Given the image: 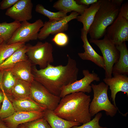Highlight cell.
<instances>
[{
  "mask_svg": "<svg viewBox=\"0 0 128 128\" xmlns=\"http://www.w3.org/2000/svg\"><path fill=\"white\" fill-rule=\"evenodd\" d=\"M26 45V55L33 65H37L41 69H43L54 62L53 47L50 43L39 41L35 45L29 44Z\"/></svg>",
  "mask_w": 128,
  "mask_h": 128,
  "instance_id": "obj_5",
  "label": "cell"
},
{
  "mask_svg": "<svg viewBox=\"0 0 128 128\" xmlns=\"http://www.w3.org/2000/svg\"><path fill=\"white\" fill-rule=\"evenodd\" d=\"M81 31V38L83 42V47L84 52L78 53V56L82 60L90 61L104 69L105 63L103 57L98 54L91 46L87 39V34L83 28Z\"/></svg>",
  "mask_w": 128,
  "mask_h": 128,
  "instance_id": "obj_15",
  "label": "cell"
},
{
  "mask_svg": "<svg viewBox=\"0 0 128 128\" xmlns=\"http://www.w3.org/2000/svg\"><path fill=\"white\" fill-rule=\"evenodd\" d=\"M22 124L24 128H51L43 117Z\"/></svg>",
  "mask_w": 128,
  "mask_h": 128,
  "instance_id": "obj_29",
  "label": "cell"
},
{
  "mask_svg": "<svg viewBox=\"0 0 128 128\" xmlns=\"http://www.w3.org/2000/svg\"><path fill=\"white\" fill-rule=\"evenodd\" d=\"M104 36L102 39L90 38L89 41L99 48L103 55L105 63V78H111L112 77L113 67L118 60L120 53L115 45L105 35Z\"/></svg>",
  "mask_w": 128,
  "mask_h": 128,
  "instance_id": "obj_6",
  "label": "cell"
},
{
  "mask_svg": "<svg viewBox=\"0 0 128 128\" xmlns=\"http://www.w3.org/2000/svg\"><path fill=\"white\" fill-rule=\"evenodd\" d=\"M52 41L57 45L63 47L68 44L69 39L66 34L63 32H61L55 34L52 39Z\"/></svg>",
  "mask_w": 128,
  "mask_h": 128,
  "instance_id": "obj_31",
  "label": "cell"
},
{
  "mask_svg": "<svg viewBox=\"0 0 128 128\" xmlns=\"http://www.w3.org/2000/svg\"><path fill=\"white\" fill-rule=\"evenodd\" d=\"M84 77L80 80L70 83L64 87L59 97L62 98L69 94L76 92L90 93L92 89L90 84L94 81H99L100 78L95 73H91L87 69L82 71Z\"/></svg>",
  "mask_w": 128,
  "mask_h": 128,
  "instance_id": "obj_9",
  "label": "cell"
},
{
  "mask_svg": "<svg viewBox=\"0 0 128 128\" xmlns=\"http://www.w3.org/2000/svg\"><path fill=\"white\" fill-rule=\"evenodd\" d=\"M101 4L88 32L91 38L99 39L105 35L106 29L116 18L120 7L111 0H101Z\"/></svg>",
  "mask_w": 128,
  "mask_h": 128,
  "instance_id": "obj_3",
  "label": "cell"
},
{
  "mask_svg": "<svg viewBox=\"0 0 128 128\" xmlns=\"http://www.w3.org/2000/svg\"><path fill=\"white\" fill-rule=\"evenodd\" d=\"M24 42L9 44L3 41L0 45V64L18 49L25 45Z\"/></svg>",
  "mask_w": 128,
  "mask_h": 128,
  "instance_id": "obj_26",
  "label": "cell"
},
{
  "mask_svg": "<svg viewBox=\"0 0 128 128\" xmlns=\"http://www.w3.org/2000/svg\"><path fill=\"white\" fill-rule=\"evenodd\" d=\"M0 128H9L4 121L0 119Z\"/></svg>",
  "mask_w": 128,
  "mask_h": 128,
  "instance_id": "obj_36",
  "label": "cell"
},
{
  "mask_svg": "<svg viewBox=\"0 0 128 128\" xmlns=\"http://www.w3.org/2000/svg\"><path fill=\"white\" fill-rule=\"evenodd\" d=\"M79 15L76 12H72L61 20L45 22L39 32L38 39L40 40H44L50 34H56L67 31L68 29V23L73 19H76Z\"/></svg>",
  "mask_w": 128,
  "mask_h": 128,
  "instance_id": "obj_11",
  "label": "cell"
},
{
  "mask_svg": "<svg viewBox=\"0 0 128 128\" xmlns=\"http://www.w3.org/2000/svg\"><path fill=\"white\" fill-rule=\"evenodd\" d=\"M29 98L46 109L54 111L61 98L51 93L41 84L34 80L31 84Z\"/></svg>",
  "mask_w": 128,
  "mask_h": 128,
  "instance_id": "obj_7",
  "label": "cell"
},
{
  "mask_svg": "<svg viewBox=\"0 0 128 128\" xmlns=\"http://www.w3.org/2000/svg\"><path fill=\"white\" fill-rule=\"evenodd\" d=\"M112 2L118 6L120 7L121 4L123 1V0H111Z\"/></svg>",
  "mask_w": 128,
  "mask_h": 128,
  "instance_id": "obj_35",
  "label": "cell"
},
{
  "mask_svg": "<svg viewBox=\"0 0 128 128\" xmlns=\"http://www.w3.org/2000/svg\"><path fill=\"white\" fill-rule=\"evenodd\" d=\"M3 41V40L0 37V45Z\"/></svg>",
  "mask_w": 128,
  "mask_h": 128,
  "instance_id": "obj_39",
  "label": "cell"
},
{
  "mask_svg": "<svg viewBox=\"0 0 128 128\" xmlns=\"http://www.w3.org/2000/svg\"><path fill=\"white\" fill-rule=\"evenodd\" d=\"M111 78H105L103 81L109 86L111 92V99L114 105L117 107L115 102L117 94L122 91L126 93L128 96V77L127 76L119 74H113Z\"/></svg>",
  "mask_w": 128,
  "mask_h": 128,
  "instance_id": "obj_13",
  "label": "cell"
},
{
  "mask_svg": "<svg viewBox=\"0 0 128 128\" xmlns=\"http://www.w3.org/2000/svg\"><path fill=\"white\" fill-rule=\"evenodd\" d=\"M91 86L94 93L89 109L91 117L102 110L105 111L107 116L111 117L115 116L117 110H119L118 107L112 104L109 99L108 86L103 82L97 85L92 84Z\"/></svg>",
  "mask_w": 128,
  "mask_h": 128,
  "instance_id": "obj_4",
  "label": "cell"
},
{
  "mask_svg": "<svg viewBox=\"0 0 128 128\" xmlns=\"http://www.w3.org/2000/svg\"><path fill=\"white\" fill-rule=\"evenodd\" d=\"M101 4V0H98L97 2L91 5L82 14L78 16L76 18L78 21L82 23L83 28L87 34Z\"/></svg>",
  "mask_w": 128,
  "mask_h": 128,
  "instance_id": "obj_19",
  "label": "cell"
},
{
  "mask_svg": "<svg viewBox=\"0 0 128 128\" xmlns=\"http://www.w3.org/2000/svg\"><path fill=\"white\" fill-rule=\"evenodd\" d=\"M31 84L28 82L17 79L11 92V96L8 99H19L29 97Z\"/></svg>",
  "mask_w": 128,
  "mask_h": 128,
  "instance_id": "obj_23",
  "label": "cell"
},
{
  "mask_svg": "<svg viewBox=\"0 0 128 128\" xmlns=\"http://www.w3.org/2000/svg\"><path fill=\"white\" fill-rule=\"evenodd\" d=\"M33 4L31 0H19L7 9L5 15L19 22L30 20L32 18Z\"/></svg>",
  "mask_w": 128,
  "mask_h": 128,
  "instance_id": "obj_12",
  "label": "cell"
},
{
  "mask_svg": "<svg viewBox=\"0 0 128 128\" xmlns=\"http://www.w3.org/2000/svg\"><path fill=\"white\" fill-rule=\"evenodd\" d=\"M41 19L33 23L27 21L21 23L20 27L16 30L11 38L7 42L10 44L18 42H24L38 39L39 32L44 24Z\"/></svg>",
  "mask_w": 128,
  "mask_h": 128,
  "instance_id": "obj_8",
  "label": "cell"
},
{
  "mask_svg": "<svg viewBox=\"0 0 128 128\" xmlns=\"http://www.w3.org/2000/svg\"><path fill=\"white\" fill-rule=\"evenodd\" d=\"M77 3L81 5L89 6L98 2V0H75Z\"/></svg>",
  "mask_w": 128,
  "mask_h": 128,
  "instance_id": "obj_34",
  "label": "cell"
},
{
  "mask_svg": "<svg viewBox=\"0 0 128 128\" xmlns=\"http://www.w3.org/2000/svg\"><path fill=\"white\" fill-rule=\"evenodd\" d=\"M119 13L123 17L128 20V3L123 4L120 7Z\"/></svg>",
  "mask_w": 128,
  "mask_h": 128,
  "instance_id": "obj_33",
  "label": "cell"
},
{
  "mask_svg": "<svg viewBox=\"0 0 128 128\" xmlns=\"http://www.w3.org/2000/svg\"><path fill=\"white\" fill-rule=\"evenodd\" d=\"M21 23L16 21L10 23L4 22L0 23V37L7 43L20 27Z\"/></svg>",
  "mask_w": 128,
  "mask_h": 128,
  "instance_id": "obj_24",
  "label": "cell"
},
{
  "mask_svg": "<svg viewBox=\"0 0 128 128\" xmlns=\"http://www.w3.org/2000/svg\"><path fill=\"white\" fill-rule=\"evenodd\" d=\"M102 116L101 113H98L92 120L80 126H75L72 128H107L103 127L99 124V121Z\"/></svg>",
  "mask_w": 128,
  "mask_h": 128,
  "instance_id": "obj_30",
  "label": "cell"
},
{
  "mask_svg": "<svg viewBox=\"0 0 128 128\" xmlns=\"http://www.w3.org/2000/svg\"><path fill=\"white\" fill-rule=\"evenodd\" d=\"M91 101L90 96L84 93H71L61 98L53 111L66 120L84 124L91 120L89 110Z\"/></svg>",
  "mask_w": 128,
  "mask_h": 128,
  "instance_id": "obj_2",
  "label": "cell"
},
{
  "mask_svg": "<svg viewBox=\"0 0 128 128\" xmlns=\"http://www.w3.org/2000/svg\"><path fill=\"white\" fill-rule=\"evenodd\" d=\"M8 99L11 102L16 112H43L46 109L29 97L19 99Z\"/></svg>",
  "mask_w": 128,
  "mask_h": 128,
  "instance_id": "obj_20",
  "label": "cell"
},
{
  "mask_svg": "<svg viewBox=\"0 0 128 128\" xmlns=\"http://www.w3.org/2000/svg\"><path fill=\"white\" fill-rule=\"evenodd\" d=\"M66 65L56 66L49 64L38 69L32 67L34 80L45 87L51 93L59 96L64 87L77 80L79 69L75 60L67 55Z\"/></svg>",
  "mask_w": 128,
  "mask_h": 128,
  "instance_id": "obj_1",
  "label": "cell"
},
{
  "mask_svg": "<svg viewBox=\"0 0 128 128\" xmlns=\"http://www.w3.org/2000/svg\"><path fill=\"white\" fill-rule=\"evenodd\" d=\"M2 79V90L7 97L11 96V92L17 79L10 71L3 70Z\"/></svg>",
  "mask_w": 128,
  "mask_h": 128,
  "instance_id": "obj_25",
  "label": "cell"
},
{
  "mask_svg": "<svg viewBox=\"0 0 128 128\" xmlns=\"http://www.w3.org/2000/svg\"><path fill=\"white\" fill-rule=\"evenodd\" d=\"M4 98V92L0 89V104H1Z\"/></svg>",
  "mask_w": 128,
  "mask_h": 128,
  "instance_id": "obj_37",
  "label": "cell"
},
{
  "mask_svg": "<svg viewBox=\"0 0 128 128\" xmlns=\"http://www.w3.org/2000/svg\"><path fill=\"white\" fill-rule=\"evenodd\" d=\"M1 104H0V109L1 108Z\"/></svg>",
  "mask_w": 128,
  "mask_h": 128,
  "instance_id": "obj_40",
  "label": "cell"
},
{
  "mask_svg": "<svg viewBox=\"0 0 128 128\" xmlns=\"http://www.w3.org/2000/svg\"><path fill=\"white\" fill-rule=\"evenodd\" d=\"M43 117L51 128H72L80 124L77 122L65 119L56 114L53 111L48 109H46L44 111Z\"/></svg>",
  "mask_w": 128,
  "mask_h": 128,
  "instance_id": "obj_18",
  "label": "cell"
},
{
  "mask_svg": "<svg viewBox=\"0 0 128 128\" xmlns=\"http://www.w3.org/2000/svg\"><path fill=\"white\" fill-rule=\"evenodd\" d=\"M119 52V57L112 69L113 74L128 75V50L126 42L115 46Z\"/></svg>",
  "mask_w": 128,
  "mask_h": 128,
  "instance_id": "obj_17",
  "label": "cell"
},
{
  "mask_svg": "<svg viewBox=\"0 0 128 128\" xmlns=\"http://www.w3.org/2000/svg\"><path fill=\"white\" fill-rule=\"evenodd\" d=\"M17 128H24L22 124L19 125L18 126Z\"/></svg>",
  "mask_w": 128,
  "mask_h": 128,
  "instance_id": "obj_38",
  "label": "cell"
},
{
  "mask_svg": "<svg viewBox=\"0 0 128 128\" xmlns=\"http://www.w3.org/2000/svg\"><path fill=\"white\" fill-rule=\"evenodd\" d=\"M16 112L11 102L4 92V98L0 109V119L6 118Z\"/></svg>",
  "mask_w": 128,
  "mask_h": 128,
  "instance_id": "obj_28",
  "label": "cell"
},
{
  "mask_svg": "<svg viewBox=\"0 0 128 128\" xmlns=\"http://www.w3.org/2000/svg\"><path fill=\"white\" fill-rule=\"evenodd\" d=\"M44 114V111H17L2 120L9 128H17L20 124L43 117Z\"/></svg>",
  "mask_w": 128,
  "mask_h": 128,
  "instance_id": "obj_14",
  "label": "cell"
},
{
  "mask_svg": "<svg viewBox=\"0 0 128 128\" xmlns=\"http://www.w3.org/2000/svg\"><path fill=\"white\" fill-rule=\"evenodd\" d=\"M35 10L38 13L47 17L49 20H59L67 16V14L61 11L53 12L45 9L41 4H38L36 6Z\"/></svg>",
  "mask_w": 128,
  "mask_h": 128,
  "instance_id": "obj_27",
  "label": "cell"
},
{
  "mask_svg": "<svg viewBox=\"0 0 128 128\" xmlns=\"http://www.w3.org/2000/svg\"><path fill=\"white\" fill-rule=\"evenodd\" d=\"M19 0H3L0 3V9L4 10L11 7Z\"/></svg>",
  "mask_w": 128,
  "mask_h": 128,
  "instance_id": "obj_32",
  "label": "cell"
},
{
  "mask_svg": "<svg viewBox=\"0 0 128 128\" xmlns=\"http://www.w3.org/2000/svg\"><path fill=\"white\" fill-rule=\"evenodd\" d=\"M27 50L26 45L18 49L0 64V70L10 71L18 62L28 60L26 55Z\"/></svg>",
  "mask_w": 128,
  "mask_h": 128,
  "instance_id": "obj_21",
  "label": "cell"
},
{
  "mask_svg": "<svg viewBox=\"0 0 128 128\" xmlns=\"http://www.w3.org/2000/svg\"><path fill=\"white\" fill-rule=\"evenodd\" d=\"M32 66L28 59L18 62L10 71L17 79L31 83L34 80Z\"/></svg>",
  "mask_w": 128,
  "mask_h": 128,
  "instance_id": "obj_16",
  "label": "cell"
},
{
  "mask_svg": "<svg viewBox=\"0 0 128 128\" xmlns=\"http://www.w3.org/2000/svg\"><path fill=\"white\" fill-rule=\"evenodd\" d=\"M89 6L79 5L75 0H59L54 4L53 7L59 11L67 14L71 12H75L79 15L82 14Z\"/></svg>",
  "mask_w": 128,
  "mask_h": 128,
  "instance_id": "obj_22",
  "label": "cell"
},
{
  "mask_svg": "<svg viewBox=\"0 0 128 128\" xmlns=\"http://www.w3.org/2000/svg\"><path fill=\"white\" fill-rule=\"evenodd\" d=\"M105 35L115 46L128 41V20L119 13L113 22L107 28Z\"/></svg>",
  "mask_w": 128,
  "mask_h": 128,
  "instance_id": "obj_10",
  "label": "cell"
}]
</instances>
